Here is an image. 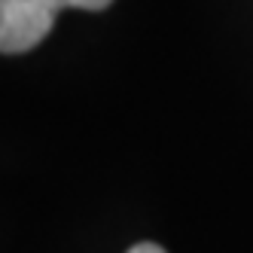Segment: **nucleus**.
<instances>
[{"label": "nucleus", "instance_id": "obj_3", "mask_svg": "<svg viewBox=\"0 0 253 253\" xmlns=\"http://www.w3.org/2000/svg\"><path fill=\"white\" fill-rule=\"evenodd\" d=\"M128 253H165V250H162L159 244H134Z\"/></svg>", "mask_w": 253, "mask_h": 253}, {"label": "nucleus", "instance_id": "obj_1", "mask_svg": "<svg viewBox=\"0 0 253 253\" xmlns=\"http://www.w3.org/2000/svg\"><path fill=\"white\" fill-rule=\"evenodd\" d=\"M61 9H70V0H0L3 55H22L43 43Z\"/></svg>", "mask_w": 253, "mask_h": 253}, {"label": "nucleus", "instance_id": "obj_2", "mask_svg": "<svg viewBox=\"0 0 253 253\" xmlns=\"http://www.w3.org/2000/svg\"><path fill=\"white\" fill-rule=\"evenodd\" d=\"M113 0H70V9H85V12H101L107 9Z\"/></svg>", "mask_w": 253, "mask_h": 253}]
</instances>
